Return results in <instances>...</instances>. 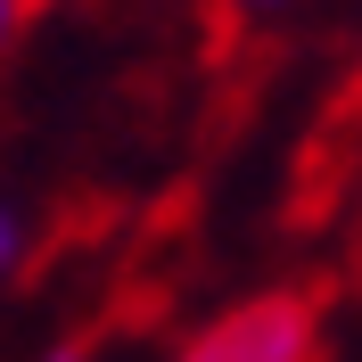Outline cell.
<instances>
[{
	"instance_id": "6da1fadb",
	"label": "cell",
	"mask_w": 362,
	"mask_h": 362,
	"mask_svg": "<svg viewBox=\"0 0 362 362\" xmlns=\"http://www.w3.org/2000/svg\"><path fill=\"white\" fill-rule=\"evenodd\" d=\"M189 362H313V296H264L214 321Z\"/></svg>"
},
{
	"instance_id": "7a4b0ae2",
	"label": "cell",
	"mask_w": 362,
	"mask_h": 362,
	"mask_svg": "<svg viewBox=\"0 0 362 362\" xmlns=\"http://www.w3.org/2000/svg\"><path fill=\"white\" fill-rule=\"evenodd\" d=\"M49 362H83V346H66V354H49Z\"/></svg>"
},
{
	"instance_id": "3957f363",
	"label": "cell",
	"mask_w": 362,
	"mask_h": 362,
	"mask_svg": "<svg viewBox=\"0 0 362 362\" xmlns=\"http://www.w3.org/2000/svg\"><path fill=\"white\" fill-rule=\"evenodd\" d=\"M0 33H8V0H0Z\"/></svg>"
},
{
	"instance_id": "277c9868",
	"label": "cell",
	"mask_w": 362,
	"mask_h": 362,
	"mask_svg": "<svg viewBox=\"0 0 362 362\" xmlns=\"http://www.w3.org/2000/svg\"><path fill=\"white\" fill-rule=\"evenodd\" d=\"M0 255H8V223H0Z\"/></svg>"
},
{
	"instance_id": "5b68a950",
	"label": "cell",
	"mask_w": 362,
	"mask_h": 362,
	"mask_svg": "<svg viewBox=\"0 0 362 362\" xmlns=\"http://www.w3.org/2000/svg\"><path fill=\"white\" fill-rule=\"evenodd\" d=\"M247 8H272V0H247Z\"/></svg>"
}]
</instances>
